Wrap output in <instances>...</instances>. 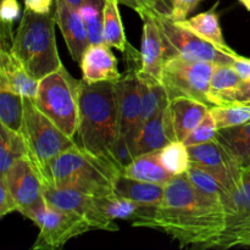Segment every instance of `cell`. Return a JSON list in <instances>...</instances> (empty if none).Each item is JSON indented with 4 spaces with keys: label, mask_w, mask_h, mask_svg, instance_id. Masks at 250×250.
<instances>
[{
    "label": "cell",
    "mask_w": 250,
    "mask_h": 250,
    "mask_svg": "<svg viewBox=\"0 0 250 250\" xmlns=\"http://www.w3.org/2000/svg\"><path fill=\"white\" fill-rule=\"evenodd\" d=\"M66 1H67L68 4L72 5V6L77 7V9H80L83 4H85V2H95V4L102 5L105 4V0H66Z\"/></svg>",
    "instance_id": "cell-43"
},
{
    "label": "cell",
    "mask_w": 250,
    "mask_h": 250,
    "mask_svg": "<svg viewBox=\"0 0 250 250\" xmlns=\"http://www.w3.org/2000/svg\"><path fill=\"white\" fill-rule=\"evenodd\" d=\"M209 111L217 129L239 126L250 121V106L248 104L214 105Z\"/></svg>",
    "instance_id": "cell-31"
},
{
    "label": "cell",
    "mask_w": 250,
    "mask_h": 250,
    "mask_svg": "<svg viewBox=\"0 0 250 250\" xmlns=\"http://www.w3.org/2000/svg\"><path fill=\"white\" fill-rule=\"evenodd\" d=\"M154 16L164 42L165 60L181 56L187 60L207 61L214 65H233L239 56L221 50L170 17L160 16L155 12Z\"/></svg>",
    "instance_id": "cell-7"
},
{
    "label": "cell",
    "mask_w": 250,
    "mask_h": 250,
    "mask_svg": "<svg viewBox=\"0 0 250 250\" xmlns=\"http://www.w3.org/2000/svg\"><path fill=\"white\" fill-rule=\"evenodd\" d=\"M168 106L177 141L182 142L209 114L211 107L199 100L186 97L175 98L171 100Z\"/></svg>",
    "instance_id": "cell-21"
},
{
    "label": "cell",
    "mask_w": 250,
    "mask_h": 250,
    "mask_svg": "<svg viewBox=\"0 0 250 250\" xmlns=\"http://www.w3.org/2000/svg\"><path fill=\"white\" fill-rule=\"evenodd\" d=\"M242 82L241 76L232 65H215L212 71L211 80H210L209 97L212 105V99L226 90L234 89ZM214 106V105H212Z\"/></svg>",
    "instance_id": "cell-32"
},
{
    "label": "cell",
    "mask_w": 250,
    "mask_h": 250,
    "mask_svg": "<svg viewBox=\"0 0 250 250\" xmlns=\"http://www.w3.org/2000/svg\"><path fill=\"white\" fill-rule=\"evenodd\" d=\"M23 158H27V148L22 134L0 125V175H5Z\"/></svg>",
    "instance_id": "cell-27"
},
{
    "label": "cell",
    "mask_w": 250,
    "mask_h": 250,
    "mask_svg": "<svg viewBox=\"0 0 250 250\" xmlns=\"http://www.w3.org/2000/svg\"><path fill=\"white\" fill-rule=\"evenodd\" d=\"M14 211H19V205L12 197L4 178L0 177V217L6 216Z\"/></svg>",
    "instance_id": "cell-37"
},
{
    "label": "cell",
    "mask_w": 250,
    "mask_h": 250,
    "mask_svg": "<svg viewBox=\"0 0 250 250\" xmlns=\"http://www.w3.org/2000/svg\"><path fill=\"white\" fill-rule=\"evenodd\" d=\"M80 12L83 17L90 44L104 43V5L95 2H85L80 7Z\"/></svg>",
    "instance_id": "cell-34"
},
{
    "label": "cell",
    "mask_w": 250,
    "mask_h": 250,
    "mask_svg": "<svg viewBox=\"0 0 250 250\" xmlns=\"http://www.w3.org/2000/svg\"><path fill=\"white\" fill-rule=\"evenodd\" d=\"M39 81L28 75L26 68L14 56L10 49L0 50V89L12 90L29 99H36Z\"/></svg>",
    "instance_id": "cell-19"
},
{
    "label": "cell",
    "mask_w": 250,
    "mask_h": 250,
    "mask_svg": "<svg viewBox=\"0 0 250 250\" xmlns=\"http://www.w3.org/2000/svg\"><path fill=\"white\" fill-rule=\"evenodd\" d=\"M121 172L115 163L76 144L49 161L39 176L46 186L72 188L92 197H104L115 193V181Z\"/></svg>",
    "instance_id": "cell-3"
},
{
    "label": "cell",
    "mask_w": 250,
    "mask_h": 250,
    "mask_svg": "<svg viewBox=\"0 0 250 250\" xmlns=\"http://www.w3.org/2000/svg\"><path fill=\"white\" fill-rule=\"evenodd\" d=\"M129 222L167 234L181 248L214 249L225 229L226 211L222 198L200 192L185 173L165 186L160 204L139 207Z\"/></svg>",
    "instance_id": "cell-1"
},
{
    "label": "cell",
    "mask_w": 250,
    "mask_h": 250,
    "mask_svg": "<svg viewBox=\"0 0 250 250\" xmlns=\"http://www.w3.org/2000/svg\"><path fill=\"white\" fill-rule=\"evenodd\" d=\"M249 247H250V246H249Z\"/></svg>",
    "instance_id": "cell-46"
},
{
    "label": "cell",
    "mask_w": 250,
    "mask_h": 250,
    "mask_svg": "<svg viewBox=\"0 0 250 250\" xmlns=\"http://www.w3.org/2000/svg\"><path fill=\"white\" fill-rule=\"evenodd\" d=\"M24 9L36 14H50L53 1L55 0H23Z\"/></svg>",
    "instance_id": "cell-40"
},
{
    "label": "cell",
    "mask_w": 250,
    "mask_h": 250,
    "mask_svg": "<svg viewBox=\"0 0 250 250\" xmlns=\"http://www.w3.org/2000/svg\"><path fill=\"white\" fill-rule=\"evenodd\" d=\"M250 103V80L242 81L234 89L226 90L212 99V105L247 104Z\"/></svg>",
    "instance_id": "cell-36"
},
{
    "label": "cell",
    "mask_w": 250,
    "mask_h": 250,
    "mask_svg": "<svg viewBox=\"0 0 250 250\" xmlns=\"http://www.w3.org/2000/svg\"><path fill=\"white\" fill-rule=\"evenodd\" d=\"M188 151H189L190 164L212 173L215 177H217L224 183V186L229 190V195L231 194V190L239 181L242 173L234 171L226 153L222 146L217 143L216 139L188 146Z\"/></svg>",
    "instance_id": "cell-14"
},
{
    "label": "cell",
    "mask_w": 250,
    "mask_h": 250,
    "mask_svg": "<svg viewBox=\"0 0 250 250\" xmlns=\"http://www.w3.org/2000/svg\"><path fill=\"white\" fill-rule=\"evenodd\" d=\"M39 229L33 250L61 249L70 239L84 234L93 227L83 217L73 212L65 211L43 202L23 214Z\"/></svg>",
    "instance_id": "cell-8"
},
{
    "label": "cell",
    "mask_w": 250,
    "mask_h": 250,
    "mask_svg": "<svg viewBox=\"0 0 250 250\" xmlns=\"http://www.w3.org/2000/svg\"><path fill=\"white\" fill-rule=\"evenodd\" d=\"M77 146L117 164L115 146L120 137L116 81H80ZM121 168V167H120Z\"/></svg>",
    "instance_id": "cell-2"
},
{
    "label": "cell",
    "mask_w": 250,
    "mask_h": 250,
    "mask_svg": "<svg viewBox=\"0 0 250 250\" xmlns=\"http://www.w3.org/2000/svg\"><path fill=\"white\" fill-rule=\"evenodd\" d=\"M232 66L236 68L238 75L241 76L242 81L250 80V59L243 58V56L239 55Z\"/></svg>",
    "instance_id": "cell-41"
},
{
    "label": "cell",
    "mask_w": 250,
    "mask_h": 250,
    "mask_svg": "<svg viewBox=\"0 0 250 250\" xmlns=\"http://www.w3.org/2000/svg\"><path fill=\"white\" fill-rule=\"evenodd\" d=\"M95 202L102 211L110 219L125 220V221H131L141 207L137 203L121 197L116 193H111L104 197H95Z\"/></svg>",
    "instance_id": "cell-30"
},
{
    "label": "cell",
    "mask_w": 250,
    "mask_h": 250,
    "mask_svg": "<svg viewBox=\"0 0 250 250\" xmlns=\"http://www.w3.org/2000/svg\"><path fill=\"white\" fill-rule=\"evenodd\" d=\"M247 104H248V105H249V106H250V103H247Z\"/></svg>",
    "instance_id": "cell-45"
},
{
    "label": "cell",
    "mask_w": 250,
    "mask_h": 250,
    "mask_svg": "<svg viewBox=\"0 0 250 250\" xmlns=\"http://www.w3.org/2000/svg\"><path fill=\"white\" fill-rule=\"evenodd\" d=\"M187 176L190 182H192V185L197 189H199L200 192L205 193V194L216 195V197L222 198L224 202L229 197V190H227V188L212 173L208 172V171L203 170V168L198 167L195 165H190Z\"/></svg>",
    "instance_id": "cell-33"
},
{
    "label": "cell",
    "mask_w": 250,
    "mask_h": 250,
    "mask_svg": "<svg viewBox=\"0 0 250 250\" xmlns=\"http://www.w3.org/2000/svg\"><path fill=\"white\" fill-rule=\"evenodd\" d=\"M44 198L53 207L83 217L93 229L109 232L119 231V225L102 211L95 202V197L72 188H55L44 185Z\"/></svg>",
    "instance_id": "cell-11"
},
{
    "label": "cell",
    "mask_w": 250,
    "mask_h": 250,
    "mask_svg": "<svg viewBox=\"0 0 250 250\" xmlns=\"http://www.w3.org/2000/svg\"><path fill=\"white\" fill-rule=\"evenodd\" d=\"M217 127L216 124H215L214 119H212L211 114L207 115L204 119L202 120L199 125L190 132L187 136V138L183 141V143L187 146H197V144L207 143V142L212 141L215 139V136H216Z\"/></svg>",
    "instance_id": "cell-35"
},
{
    "label": "cell",
    "mask_w": 250,
    "mask_h": 250,
    "mask_svg": "<svg viewBox=\"0 0 250 250\" xmlns=\"http://www.w3.org/2000/svg\"><path fill=\"white\" fill-rule=\"evenodd\" d=\"M55 15L36 14L24 9L10 51L34 80L59 70L62 62L55 39Z\"/></svg>",
    "instance_id": "cell-4"
},
{
    "label": "cell",
    "mask_w": 250,
    "mask_h": 250,
    "mask_svg": "<svg viewBox=\"0 0 250 250\" xmlns=\"http://www.w3.org/2000/svg\"><path fill=\"white\" fill-rule=\"evenodd\" d=\"M141 19L143 21V32L141 48L142 67L139 71L161 82L163 68L166 60L160 29L156 24L154 11L151 10L142 14Z\"/></svg>",
    "instance_id": "cell-16"
},
{
    "label": "cell",
    "mask_w": 250,
    "mask_h": 250,
    "mask_svg": "<svg viewBox=\"0 0 250 250\" xmlns=\"http://www.w3.org/2000/svg\"><path fill=\"white\" fill-rule=\"evenodd\" d=\"M149 7L151 11L160 16L172 17V9H173V0H148Z\"/></svg>",
    "instance_id": "cell-39"
},
{
    "label": "cell",
    "mask_w": 250,
    "mask_h": 250,
    "mask_svg": "<svg viewBox=\"0 0 250 250\" xmlns=\"http://www.w3.org/2000/svg\"><path fill=\"white\" fill-rule=\"evenodd\" d=\"M214 66V63L207 61L187 60L181 56L166 60L161 83L165 87L170 102L175 98L186 97L212 106L208 94Z\"/></svg>",
    "instance_id": "cell-9"
},
{
    "label": "cell",
    "mask_w": 250,
    "mask_h": 250,
    "mask_svg": "<svg viewBox=\"0 0 250 250\" xmlns=\"http://www.w3.org/2000/svg\"><path fill=\"white\" fill-rule=\"evenodd\" d=\"M226 222L217 248L229 249L250 246V168L241 178L224 203Z\"/></svg>",
    "instance_id": "cell-10"
},
{
    "label": "cell",
    "mask_w": 250,
    "mask_h": 250,
    "mask_svg": "<svg viewBox=\"0 0 250 250\" xmlns=\"http://www.w3.org/2000/svg\"><path fill=\"white\" fill-rule=\"evenodd\" d=\"M24 116V97L0 89V125L21 134Z\"/></svg>",
    "instance_id": "cell-28"
},
{
    "label": "cell",
    "mask_w": 250,
    "mask_h": 250,
    "mask_svg": "<svg viewBox=\"0 0 250 250\" xmlns=\"http://www.w3.org/2000/svg\"><path fill=\"white\" fill-rule=\"evenodd\" d=\"M22 137L27 148V158L38 173L50 160L75 146L73 138L63 133L41 109L33 99L24 98V116Z\"/></svg>",
    "instance_id": "cell-6"
},
{
    "label": "cell",
    "mask_w": 250,
    "mask_h": 250,
    "mask_svg": "<svg viewBox=\"0 0 250 250\" xmlns=\"http://www.w3.org/2000/svg\"><path fill=\"white\" fill-rule=\"evenodd\" d=\"M239 1H241V4L243 5V6H246L247 10L250 11V0H239Z\"/></svg>",
    "instance_id": "cell-44"
},
{
    "label": "cell",
    "mask_w": 250,
    "mask_h": 250,
    "mask_svg": "<svg viewBox=\"0 0 250 250\" xmlns=\"http://www.w3.org/2000/svg\"><path fill=\"white\" fill-rule=\"evenodd\" d=\"M202 0H173L172 17L175 21H185L198 7Z\"/></svg>",
    "instance_id": "cell-38"
},
{
    "label": "cell",
    "mask_w": 250,
    "mask_h": 250,
    "mask_svg": "<svg viewBox=\"0 0 250 250\" xmlns=\"http://www.w3.org/2000/svg\"><path fill=\"white\" fill-rule=\"evenodd\" d=\"M115 193L141 207H154L163 200L165 186L134 180L121 173L115 181Z\"/></svg>",
    "instance_id": "cell-23"
},
{
    "label": "cell",
    "mask_w": 250,
    "mask_h": 250,
    "mask_svg": "<svg viewBox=\"0 0 250 250\" xmlns=\"http://www.w3.org/2000/svg\"><path fill=\"white\" fill-rule=\"evenodd\" d=\"M136 66H128V70L116 81L117 100H119V125L120 137L126 138L133 155L136 138L138 134V125L142 115V97Z\"/></svg>",
    "instance_id": "cell-12"
},
{
    "label": "cell",
    "mask_w": 250,
    "mask_h": 250,
    "mask_svg": "<svg viewBox=\"0 0 250 250\" xmlns=\"http://www.w3.org/2000/svg\"><path fill=\"white\" fill-rule=\"evenodd\" d=\"M216 6L217 5H215L209 11L202 12V14L195 15V16L185 20V21L177 22H180L182 26H185L186 28L192 31L197 36L202 37L203 39L208 41L209 43L214 44L215 46H217L221 50L232 54V55H236V51L227 45V43L224 39V36H222L219 15L216 12Z\"/></svg>",
    "instance_id": "cell-24"
},
{
    "label": "cell",
    "mask_w": 250,
    "mask_h": 250,
    "mask_svg": "<svg viewBox=\"0 0 250 250\" xmlns=\"http://www.w3.org/2000/svg\"><path fill=\"white\" fill-rule=\"evenodd\" d=\"M137 76H138L139 85H141L142 97V115L138 125V134H137L138 137L144 125L151 117L155 116L160 110L167 106L170 104V99H168L165 87L160 81L141 72L139 70L137 71ZM134 154H136V146H134Z\"/></svg>",
    "instance_id": "cell-22"
},
{
    "label": "cell",
    "mask_w": 250,
    "mask_h": 250,
    "mask_svg": "<svg viewBox=\"0 0 250 250\" xmlns=\"http://www.w3.org/2000/svg\"><path fill=\"white\" fill-rule=\"evenodd\" d=\"M161 165L172 176L185 175L190 167L188 146L182 141H175L155 151Z\"/></svg>",
    "instance_id": "cell-29"
},
{
    "label": "cell",
    "mask_w": 250,
    "mask_h": 250,
    "mask_svg": "<svg viewBox=\"0 0 250 250\" xmlns=\"http://www.w3.org/2000/svg\"><path fill=\"white\" fill-rule=\"evenodd\" d=\"M175 141H177V137L173 129L170 106L167 105L143 126L136 141V158L160 150Z\"/></svg>",
    "instance_id": "cell-17"
},
{
    "label": "cell",
    "mask_w": 250,
    "mask_h": 250,
    "mask_svg": "<svg viewBox=\"0 0 250 250\" xmlns=\"http://www.w3.org/2000/svg\"><path fill=\"white\" fill-rule=\"evenodd\" d=\"M119 1L120 4H124L125 6H128L129 9L134 10L139 16L148 10H151L149 7L148 0H119Z\"/></svg>",
    "instance_id": "cell-42"
},
{
    "label": "cell",
    "mask_w": 250,
    "mask_h": 250,
    "mask_svg": "<svg viewBox=\"0 0 250 250\" xmlns=\"http://www.w3.org/2000/svg\"><path fill=\"white\" fill-rule=\"evenodd\" d=\"M54 15L71 58L81 62L83 54L90 45V41L80 10L66 0H55Z\"/></svg>",
    "instance_id": "cell-15"
},
{
    "label": "cell",
    "mask_w": 250,
    "mask_h": 250,
    "mask_svg": "<svg viewBox=\"0 0 250 250\" xmlns=\"http://www.w3.org/2000/svg\"><path fill=\"white\" fill-rule=\"evenodd\" d=\"M122 175L144 182L166 186L173 177L160 164L156 153H148L139 155L122 170Z\"/></svg>",
    "instance_id": "cell-25"
},
{
    "label": "cell",
    "mask_w": 250,
    "mask_h": 250,
    "mask_svg": "<svg viewBox=\"0 0 250 250\" xmlns=\"http://www.w3.org/2000/svg\"><path fill=\"white\" fill-rule=\"evenodd\" d=\"M111 46L105 43L90 44L81 59L82 80L88 83L117 81L121 75Z\"/></svg>",
    "instance_id": "cell-18"
},
{
    "label": "cell",
    "mask_w": 250,
    "mask_h": 250,
    "mask_svg": "<svg viewBox=\"0 0 250 250\" xmlns=\"http://www.w3.org/2000/svg\"><path fill=\"white\" fill-rule=\"evenodd\" d=\"M0 177L4 178L16 200L20 214L23 215L44 200V183L28 158L20 159Z\"/></svg>",
    "instance_id": "cell-13"
},
{
    "label": "cell",
    "mask_w": 250,
    "mask_h": 250,
    "mask_svg": "<svg viewBox=\"0 0 250 250\" xmlns=\"http://www.w3.org/2000/svg\"><path fill=\"white\" fill-rule=\"evenodd\" d=\"M119 0H105L104 4V43L111 48H116L122 54L126 53L131 44L128 43L125 34L124 23H122L121 16L119 10Z\"/></svg>",
    "instance_id": "cell-26"
},
{
    "label": "cell",
    "mask_w": 250,
    "mask_h": 250,
    "mask_svg": "<svg viewBox=\"0 0 250 250\" xmlns=\"http://www.w3.org/2000/svg\"><path fill=\"white\" fill-rule=\"evenodd\" d=\"M215 139L222 146L234 171L242 173L250 168V121L217 129Z\"/></svg>",
    "instance_id": "cell-20"
},
{
    "label": "cell",
    "mask_w": 250,
    "mask_h": 250,
    "mask_svg": "<svg viewBox=\"0 0 250 250\" xmlns=\"http://www.w3.org/2000/svg\"><path fill=\"white\" fill-rule=\"evenodd\" d=\"M37 106L68 137L77 133L80 107V81L61 66L39 81L38 93L33 99Z\"/></svg>",
    "instance_id": "cell-5"
}]
</instances>
